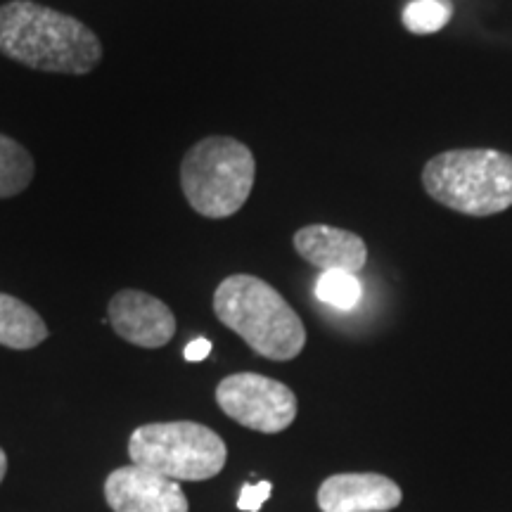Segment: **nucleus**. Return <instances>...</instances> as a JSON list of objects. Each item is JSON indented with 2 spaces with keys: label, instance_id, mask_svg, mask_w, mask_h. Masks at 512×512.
Masks as SVG:
<instances>
[{
  "label": "nucleus",
  "instance_id": "f257e3e1",
  "mask_svg": "<svg viewBox=\"0 0 512 512\" xmlns=\"http://www.w3.org/2000/svg\"><path fill=\"white\" fill-rule=\"evenodd\" d=\"M0 53L48 74H91L102 60L95 31L72 15L34 0L0 5Z\"/></svg>",
  "mask_w": 512,
  "mask_h": 512
},
{
  "label": "nucleus",
  "instance_id": "f03ea898",
  "mask_svg": "<svg viewBox=\"0 0 512 512\" xmlns=\"http://www.w3.org/2000/svg\"><path fill=\"white\" fill-rule=\"evenodd\" d=\"M214 313L268 361H292L306 347V328L285 297L256 275H228L214 292Z\"/></svg>",
  "mask_w": 512,
  "mask_h": 512
},
{
  "label": "nucleus",
  "instance_id": "7ed1b4c3",
  "mask_svg": "<svg viewBox=\"0 0 512 512\" xmlns=\"http://www.w3.org/2000/svg\"><path fill=\"white\" fill-rule=\"evenodd\" d=\"M427 195L465 216H494L512 207V155L491 147L448 150L422 169Z\"/></svg>",
  "mask_w": 512,
  "mask_h": 512
},
{
  "label": "nucleus",
  "instance_id": "20e7f679",
  "mask_svg": "<svg viewBox=\"0 0 512 512\" xmlns=\"http://www.w3.org/2000/svg\"><path fill=\"white\" fill-rule=\"evenodd\" d=\"M252 150L228 136H209L185 152L181 188L185 200L204 219H228L245 207L254 188Z\"/></svg>",
  "mask_w": 512,
  "mask_h": 512
},
{
  "label": "nucleus",
  "instance_id": "39448f33",
  "mask_svg": "<svg viewBox=\"0 0 512 512\" xmlns=\"http://www.w3.org/2000/svg\"><path fill=\"white\" fill-rule=\"evenodd\" d=\"M131 463L174 482H204L226 467L228 448L200 422H150L128 439Z\"/></svg>",
  "mask_w": 512,
  "mask_h": 512
},
{
  "label": "nucleus",
  "instance_id": "423d86ee",
  "mask_svg": "<svg viewBox=\"0 0 512 512\" xmlns=\"http://www.w3.org/2000/svg\"><path fill=\"white\" fill-rule=\"evenodd\" d=\"M216 403L230 420L261 434L285 432L297 418L292 389L259 373L228 375L216 387Z\"/></svg>",
  "mask_w": 512,
  "mask_h": 512
},
{
  "label": "nucleus",
  "instance_id": "0eeeda50",
  "mask_svg": "<svg viewBox=\"0 0 512 512\" xmlns=\"http://www.w3.org/2000/svg\"><path fill=\"white\" fill-rule=\"evenodd\" d=\"M107 323L124 342L143 349L166 347L176 335L174 311L143 290L114 294L107 304Z\"/></svg>",
  "mask_w": 512,
  "mask_h": 512
},
{
  "label": "nucleus",
  "instance_id": "6e6552de",
  "mask_svg": "<svg viewBox=\"0 0 512 512\" xmlns=\"http://www.w3.org/2000/svg\"><path fill=\"white\" fill-rule=\"evenodd\" d=\"M105 501L112 512H190L181 484L133 463L110 472Z\"/></svg>",
  "mask_w": 512,
  "mask_h": 512
},
{
  "label": "nucleus",
  "instance_id": "1a4fd4ad",
  "mask_svg": "<svg viewBox=\"0 0 512 512\" xmlns=\"http://www.w3.org/2000/svg\"><path fill=\"white\" fill-rule=\"evenodd\" d=\"M401 501V486L375 472L332 475L318 489V508L323 512H389Z\"/></svg>",
  "mask_w": 512,
  "mask_h": 512
},
{
  "label": "nucleus",
  "instance_id": "9d476101",
  "mask_svg": "<svg viewBox=\"0 0 512 512\" xmlns=\"http://www.w3.org/2000/svg\"><path fill=\"white\" fill-rule=\"evenodd\" d=\"M294 249L304 261H309L323 273L342 271L356 275L363 271L368 261V247L361 235L344 228L325 226V223H313V226L297 230Z\"/></svg>",
  "mask_w": 512,
  "mask_h": 512
},
{
  "label": "nucleus",
  "instance_id": "9b49d317",
  "mask_svg": "<svg viewBox=\"0 0 512 512\" xmlns=\"http://www.w3.org/2000/svg\"><path fill=\"white\" fill-rule=\"evenodd\" d=\"M48 339V325L38 313L12 294L0 292V347L36 349Z\"/></svg>",
  "mask_w": 512,
  "mask_h": 512
},
{
  "label": "nucleus",
  "instance_id": "f8f14e48",
  "mask_svg": "<svg viewBox=\"0 0 512 512\" xmlns=\"http://www.w3.org/2000/svg\"><path fill=\"white\" fill-rule=\"evenodd\" d=\"M34 157L15 138L0 133V200L24 192L34 181Z\"/></svg>",
  "mask_w": 512,
  "mask_h": 512
},
{
  "label": "nucleus",
  "instance_id": "ddd939ff",
  "mask_svg": "<svg viewBox=\"0 0 512 512\" xmlns=\"http://www.w3.org/2000/svg\"><path fill=\"white\" fill-rule=\"evenodd\" d=\"M316 294L320 302L335 306L339 311H351L358 302H361L363 285L354 273L328 271L318 278Z\"/></svg>",
  "mask_w": 512,
  "mask_h": 512
},
{
  "label": "nucleus",
  "instance_id": "4468645a",
  "mask_svg": "<svg viewBox=\"0 0 512 512\" xmlns=\"http://www.w3.org/2000/svg\"><path fill=\"white\" fill-rule=\"evenodd\" d=\"M453 8L448 0H413L403 10V27L411 34H437L451 22Z\"/></svg>",
  "mask_w": 512,
  "mask_h": 512
},
{
  "label": "nucleus",
  "instance_id": "2eb2a0df",
  "mask_svg": "<svg viewBox=\"0 0 512 512\" xmlns=\"http://www.w3.org/2000/svg\"><path fill=\"white\" fill-rule=\"evenodd\" d=\"M273 494V484L271 482H259V484H247L242 489V494L238 498V508L242 512H259L261 505H264L268 498Z\"/></svg>",
  "mask_w": 512,
  "mask_h": 512
},
{
  "label": "nucleus",
  "instance_id": "dca6fc26",
  "mask_svg": "<svg viewBox=\"0 0 512 512\" xmlns=\"http://www.w3.org/2000/svg\"><path fill=\"white\" fill-rule=\"evenodd\" d=\"M209 354H211V342L204 337L195 339V342H190L188 347H185V361H192V363L204 361Z\"/></svg>",
  "mask_w": 512,
  "mask_h": 512
},
{
  "label": "nucleus",
  "instance_id": "f3484780",
  "mask_svg": "<svg viewBox=\"0 0 512 512\" xmlns=\"http://www.w3.org/2000/svg\"><path fill=\"white\" fill-rule=\"evenodd\" d=\"M5 472H8V456H5V451L0 448V484H3Z\"/></svg>",
  "mask_w": 512,
  "mask_h": 512
}]
</instances>
